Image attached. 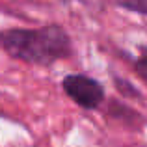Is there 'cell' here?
Listing matches in <instances>:
<instances>
[{
    "label": "cell",
    "mask_w": 147,
    "mask_h": 147,
    "mask_svg": "<svg viewBox=\"0 0 147 147\" xmlns=\"http://www.w3.org/2000/svg\"><path fill=\"white\" fill-rule=\"evenodd\" d=\"M0 49L13 60L39 67H50L73 54L71 37L60 24L0 30Z\"/></svg>",
    "instance_id": "cell-1"
},
{
    "label": "cell",
    "mask_w": 147,
    "mask_h": 147,
    "mask_svg": "<svg viewBox=\"0 0 147 147\" xmlns=\"http://www.w3.org/2000/svg\"><path fill=\"white\" fill-rule=\"evenodd\" d=\"M61 90L76 106L82 110L93 112L99 110L100 104L106 99V91L104 86L97 78L84 73H73V75H65L61 80Z\"/></svg>",
    "instance_id": "cell-2"
},
{
    "label": "cell",
    "mask_w": 147,
    "mask_h": 147,
    "mask_svg": "<svg viewBox=\"0 0 147 147\" xmlns=\"http://www.w3.org/2000/svg\"><path fill=\"white\" fill-rule=\"evenodd\" d=\"M134 71L147 86V47H140V54L134 60Z\"/></svg>",
    "instance_id": "cell-3"
},
{
    "label": "cell",
    "mask_w": 147,
    "mask_h": 147,
    "mask_svg": "<svg viewBox=\"0 0 147 147\" xmlns=\"http://www.w3.org/2000/svg\"><path fill=\"white\" fill-rule=\"evenodd\" d=\"M119 7L123 9H129L134 11V13H140V15H147V0H115Z\"/></svg>",
    "instance_id": "cell-4"
}]
</instances>
